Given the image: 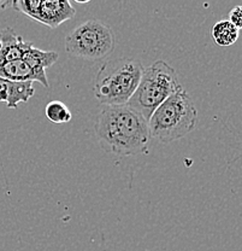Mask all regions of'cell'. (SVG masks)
Returning a JSON list of instances; mask_svg holds the SVG:
<instances>
[{
    "instance_id": "obj_1",
    "label": "cell",
    "mask_w": 242,
    "mask_h": 251,
    "mask_svg": "<svg viewBox=\"0 0 242 251\" xmlns=\"http://www.w3.org/2000/svg\"><path fill=\"white\" fill-rule=\"evenodd\" d=\"M95 133L106 152L132 156L148 152L147 121L128 105H106L98 115Z\"/></svg>"
},
{
    "instance_id": "obj_2",
    "label": "cell",
    "mask_w": 242,
    "mask_h": 251,
    "mask_svg": "<svg viewBox=\"0 0 242 251\" xmlns=\"http://www.w3.org/2000/svg\"><path fill=\"white\" fill-rule=\"evenodd\" d=\"M147 124L151 137L168 144L186 137L195 129L198 110L181 86L154 110Z\"/></svg>"
},
{
    "instance_id": "obj_3",
    "label": "cell",
    "mask_w": 242,
    "mask_h": 251,
    "mask_svg": "<svg viewBox=\"0 0 242 251\" xmlns=\"http://www.w3.org/2000/svg\"><path fill=\"white\" fill-rule=\"evenodd\" d=\"M139 59L117 58L101 65L94 81V94L103 105H126L141 78Z\"/></svg>"
},
{
    "instance_id": "obj_4",
    "label": "cell",
    "mask_w": 242,
    "mask_h": 251,
    "mask_svg": "<svg viewBox=\"0 0 242 251\" xmlns=\"http://www.w3.org/2000/svg\"><path fill=\"white\" fill-rule=\"evenodd\" d=\"M179 87L176 70L160 59L144 68L137 88L127 105L148 121L154 110Z\"/></svg>"
},
{
    "instance_id": "obj_5",
    "label": "cell",
    "mask_w": 242,
    "mask_h": 251,
    "mask_svg": "<svg viewBox=\"0 0 242 251\" xmlns=\"http://www.w3.org/2000/svg\"><path fill=\"white\" fill-rule=\"evenodd\" d=\"M114 45L113 31L97 20L82 23L65 38L67 53L88 61L106 58L113 52Z\"/></svg>"
},
{
    "instance_id": "obj_6",
    "label": "cell",
    "mask_w": 242,
    "mask_h": 251,
    "mask_svg": "<svg viewBox=\"0 0 242 251\" xmlns=\"http://www.w3.org/2000/svg\"><path fill=\"white\" fill-rule=\"evenodd\" d=\"M75 7L66 0H43L38 22L49 28H57L75 16Z\"/></svg>"
},
{
    "instance_id": "obj_7",
    "label": "cell",
    "mask_w": 242,
    "mask_h": 251,
    "mask_svg": "<svg viewBox=\"0 0 242 251\" xmlns=\"http://www.w3.org/2000/svg\"><path fill=\"white\" fill-rule=\"evenodd\" d=\"M30 47H33V44L23 40L12 28H4L0 31V65L22 59Z\"/></svg>"
},
{
    "instance_id": "obj_8",
    "label": "cell",
    "mask_w": 242,
    "mask_h": 251,
    "mask_svg": "<svg viewBox=\"0 0 242 251\" xmlns=\"http://www.w3.org/2000/svg\"><path fill=\"white\" fill-rule=\"evenodd\" d=\"M0 77L10 81H20V82H40L44 87H48V80L46 73H40L34 70L27 62L23 59L5 63L0 65Z\"/></svg>"
},
{
    "instance_id": "obj_9",
    "label": "cell",
    "mask_w": 242,
    "mask_h": 251,
    "mask_svg": "<svg viewBox=\"0 0 242 251\" xmlns=\"http://www.w3.org/2000/svg\"><path fill=\"white\" fill-rule=\"evenodd\" d=\"M35 93L33 82H20L0 77V101L9 109H17L20 103H27Z\"/></svg>"
},
{
    "instance_id": "obj_10",
    "label": "cell",
    "mask_w": 242,
    "mask_h": 251,
    "mask_svg": "<svg viewBox=\"0 0 242 251\" xmlns=\"http://www.w3.org/2000/svg\"><path fill=\"white\" fill-rule=\"evenodd\" d=\"M59 58V54L56 51H43L36 47H30L22 59L27 62L34 70L40 73H46V69L54 64Z\"/></svg>"
},
{
    "instance_id": "obj_11",
    "label": "cell",
    "mask_w": 242,
    "mask_h": 251,
    "mask_svg": "<svg viewBox=\"0 0 242 251\" xmlns=\"http://www.w3.org/2000/svg\"><path fill=\"white\" fill-rule=\"evenodd\" d=\"M239 30L229 21H220L211 29V35L217 45L226 47L236 43L239 38Z\"/></svg>"
},
{
    "instance_id": "obj_12",
    "label": "cell",
    "mask_w": 242,
    "mask_h": 251,
    "mask_svg": "<svg viewBox=\"0 0 242 251\" xmlns=\"http://www.w3.org/2000/svg\"><path fill=\"white\" fill-rule=\"evenodd\" d=\"M46 117L53 124H66L71 120V111L64 103L53 100L46 106Z\"/></svg>"
},
{
    "instance_id": "obj_13",
    "label": "cell",
    "mask_w": 242,
    "mask_h": 251,
    "mask_svg": "<svg viewBox=\"0 0 242 251\" xmlns=\"http://www.w3.org/2000/svg\"><path fill=\"white\" fill-rule=\"evenodd\" d=\"M41 0H17L12 1L11 6L18 12L27 15L32 20L39 21V12H40Z\"/></svg>"
},
{
    "instance_id": "obj_14",
    "label": "cell",
    "mask_w": 242,
    "mask_h": 251,
    "mask_svg": "<svg viewBox=\"0 0 242 251\" xmlns=\"http://www.w3.org/2000/svg\"><path fill=\"white\" fill-rule=\"evenodd\" d=\"M229 22L235 25L239 30L242 27V7L235 6L230 12H229Z\"/></svg>"
},
{
    "instance_id": "obj_15",
    "label": "cell",
    "mask_w": 242,
    "mask_h": 251,
    "mask_svg": "<svg viewBox=\"0 0 242 251\" xmlns=\"http://www.w3.org/2000/svg\"><path fill=\"white\" fill-rule=\"evenodd\" d=\"M12 1H9V0H0V11H4L6 7L11 6Z\"/></svg>"
}]
</instances>
